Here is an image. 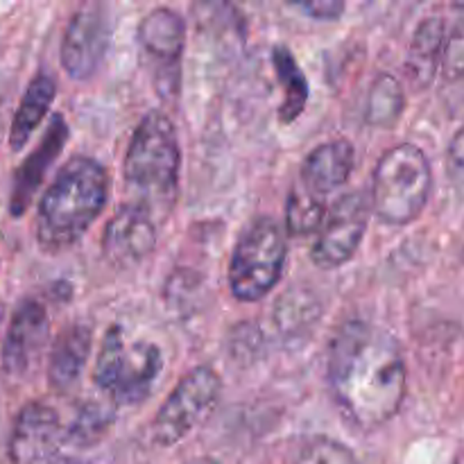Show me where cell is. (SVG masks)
<instances>
[{
	"label": "cell",
	"instance_id": "15",
	"mask_svg": "<svg viewBox=\"0 0 464 464\" xmlns=\"http://www.w3.org/2000/svg\"><path fill=\"white\" fill-rule=\"evenodd\" d=\"M356 161L353 145L347 139L322 143L304 159L302 186L315 198H326L349 179Z\"/></svg>",
	"mask_w": 464,
	"mask_h": 464
},
{
	"label": "cell",
	"instance_id": "6",
	"mask_svg": "<svg viewBox=\"0 0 464 464\" xmlns=\"http://www.w3.org/2000/svg\"><path fill=\"white\" fill-rule=\"evenodd\" d=\"M288 245L275 218L261 216L240 231L229 263V288L238 302H261L284 275Z\"/></svg>",
	"mask_w": 464,
	"mask_h": 464
},
{
	"label": "cell",
	"instance_id": "4",
	"mask_svg": "<svg viewBox=\"0 0 464 464\" xmlns=\"http://www.w3.org/2000/svg\"><path fill=\"white\" fill-rule=\"evenodd\" d=\"M433 172L417 145L401 143L383 152L374 168L372 211L388 225H411L429 202Z\"/></svg>",
	"mask_w": 464,
	"mask_h": 464
},
{
	"label": "cell",
	"instance_id": "1",
	"mask_svg": "<svg viewBox=\"0 0 464 464\" xmlns=\"http://www.w3.org/2000/svg\"><path fill=\"white\" fill-rule=\"evenodd\" d=\"M331 394L362 430L388 424L406 397V361L397 338L370 322H347L334 335L326 367Z\"/></svg>",
	"mask_w": 464,
	"mask_h": 464
},
{
	"label": "cell",
	"instance_id": "17",
	"mask_svg": "<svg viewBox=\"0 0 464 464\" xmlns=\"http://www.w3.org/2000/svg\"><path fill=\"white\" fill-rule=\"evenodd\" d=\"M444 34H447V25H444V18L440 16H426L412 34L406 71L412 86H417L420 91L433 82L435 71L442 62Z\"/></svg>",
	"mask_w": 464,
	"mask_h": 464
},
{
	"label": "cell",
	"instance_id": "25",
	"mask_svg": "<svg viewBox=\"0 0 464 464\" xmlns=\"http://www.w3.org/2000/svg\"><path fill=\"white\" fill-rule=\"evenodd\" d=\"M302 12L311 14L313 18H320V21H335L340 14L344 12V3L338 0H317V3H302L297 5Z\"/></svg>",
	"mask_w": 464,
	"mask_h": 464
},
{
	"label": "cell",
	"instance_id": "5",
	"mask_svg": "<svg viewBox=\"0 0 464 464\" xmlns=\"http://www.w3.org/2000/svg\"><path fill=\"white\" fill-rule=\"evenodd\" d=\"M161 367L157 344L131 338L121 324H113L102 338L93 381L116 406H136L152 392Z\"/></svg>",
	"mask_w": 464,
	"mask_h": 464
},
{
	"label": "cell",
	"instance_id": "12",
	"mask_svg": "<svg viewBox=\"0 0 464 464\" xmlns=\"http://www.w3.org/2000/svg\"><path fill=\"white\" fill-rule=\"evenodd\" d=\"M50 338V320L45 308L34 299H25L18 304L9 322L0 362L3 370L12 376H23L32 370L39 356L44 353Z\"/></svg>",
	"mask_w": 464,
	"mask_h": 464
},
{
	"label": "cell",
	"instance_id": "26",
	"mask_svg": "<svg viewBox=\"0 0 464 464\" xmlns=\"http://www.w3.org/2000/svg\"><path fill=\"white\" fill-rule=\"evenodd\" d=\"M449 154H451V159L458 163V166L464 168V127H462V130H458L456 136L451 139V145H449Z\"/></svg>",
	"mask_w": 464,
	"mask_h": 464
},
{
	"label": "cell",
	"instance_id": "13",
	"mask_svg": "<svg viewBox=\"0 0 464 464\" xmlns=\"http://www.w3.org/2000/svg\"><path fill=\"white\" fill-rule=\"evenodd\" d=\"M157 247V225L145 208L136 204L118 208L104 227L102 254L116 267L139 266Z\"/></svg>",
	"mask_w": 464,
	"mask_h": 464
},
{
	"label": "cell",
	"instance_id": "28",
	"mask_svg": "<svg viewBox=\"0 0 464 464\" xmlns=\"http://www.w3.org/2000/svg\"><path fill=\"white\" fill-rule=\"evenodd\" d=\"M453 464H464V447H462V451L458 453V458H456V462Z\"/></svg>",
	"mask_w": 464,
	"mask_h": 464
},
{
	"label": "cell",
	"instance_id": "10",
	"mask_svg": "<svg viewBox=\"0 0 464 464\" xmlns=\"http://www.w3.org/2000/svg\"><path fill=\"white\" fill-rule=\"evenodd\" d=\"M62 442H66V430L57 411L48 403L32 401L14 420L7 456L12 464H45Z\"/></svg>",
	"mask_w": 464,
	"mask_h": 464
},
{
	"label": "cell",
	"instance_id": "24",
	"mask_svg": "<svg viewBox=\"0 0 464 464\" xmlns=\"http://www.w3.org/2000/svg\"><path fill=\"white\" fill-rule=\"evenodd\" d=\"M442 68L449 80H460V77H464V32H456L449 39V44L444 45Z\"/></svg>",
	"mask_w": 464,
	"mask_h": 464
},
{
	"label": "cell",
	"instance_id": "7",
	"mask_svg": "<svg viewBox=\"0 0 464 464\" xmlns=\"http://www.w3.org/2000/svg\"><path fill=\"white\" fill-rule=\"evenodd\" d=\"M222 394V381L213 367L202 365L190 370L175 385L163 406L159 408L150 435L159 447H172L188 438L198 426L207 421Z\"/></svg>",
	"mask_w": 464,
	"mask_h": 464
},
{
	"label": "cell",
	"instance_id": "11",
	"mask_svg": "<svg viewBox=\"0 0 464 464\" xmlns=\"http://www.w3.org/2000/svg\"><path fill=\"white\" fill-rule=\"evenodd\" d=\"M109 45L107 14L98 5L77 9L62 41V66L72 80H89L102 63Z\"/></svg>",
	"mask_w": 464,
	"mask_h": 464
},
{
	"label": "cell",
	"instance_id": "27",
	"mask_svg": "<svg viewBox=\"0 0 464 464\" xmlns=\"http://www.w3.org/2000/svg\"><path fill=\"white\" fill-rule=\"evenodd\" d=\"M186 464H220V462L213 460V458H193V460H188Z\"/></svg>",
	"mask_w": 464,
	"mask_h": 464
},
{
	"label": "cell",
	"instance_id": "2",
	"mask_svg": "<svg viewBox=\"0 0 464 464\" xmlns=\"http://www.w3.org/2000/svg\"><path fill=\"white\" fill-rule=\"evenodd\" d=\"M109 198V175L91 157H72L48 186L36 208V245L62 254L89 231Z\"/></svg>",
	"mask_w": 464,
	"mask_h": 464
},
{
	"label": "cell",
	"instance_id": "9",
	"mask_svg": "<svg viewBox=\"0 0 464 464\" xmlns=\"http://www.w3.org/2000/svg\"><path fill=\"white\" fill-rule=\"evenodd\" d=\"M139 44L148 57L150 68L154 71L159 89H163V93H170L177 86V71L184 54V18L168 7L152 9L145 14L139 25Z\"/></svg>",
	"mask_w": 464,
	"mask_h": 464
},
{
	"label": "cell",
	"instance_id": "14",
	"mask_svg": "<svg viewBox=\"0 0 464 464\" xmlns=\"http://www.w3.org/2000/svg\"><path fill=\"white\" fill-rule=\"evenodd\" d=\"M68 140V125L63 121V116L54 113L53 122L45 130L44 139L39 140L34 150L30 152V157L23 161V166L18 168L16 177H14V188L12 198H9V213L12 218H21L27 211V207L34 199L36 190L44 184L45 175L53 168V163L57 161V157L62 154L63 145Z\"/></svg>",
	"mask_w": 464,
	"mask_h": 464
},
{
	"label": "cell",
	"instance_id": "20",
	"mask_svg": "<svg viewBox=\"0 0 464 464\" xmlns=\"http://www.w3.org/2000/svg\"><path fill=\"white\" fill-rule=\"evenodd\" d=\"M403 109H406V93L397 77L390 72H379L367 95V122L390 130L401 118Z\"/></svg>",
	"mask_w": 464,
	"mask_h": 464
},
{
	"label": "cell",
	"instance_id": "18",
	"mask_svg": "<svg viewBox=\"0 0 464 464\" xmlns=\"http://www.w3.org/2000/svg\"><path fill=\"white\" fill-rule=\"evenodd\" d=\"M54 95H57V84L48 72H39V75L32 77L21 102H18L16 113H14L12 130H9V145H12L14 152L25 148L30 136L34 134V130L53 107Z\"/></svg>",
	"mask_w": 464,
	"mask_h": 464
},
{
	"label": "cell",
	"instance_id": "22",
	"mask_svg": "<svg viewBox=\"0 0 464 464\" xmlns=\"http://www.w3.org/2000/svg\"><path fill=\"white\" fill-rule=\"evenodd\" d=\"M109 424H111V412L89 403L77 412L72 426H68L66 442L75 444V447H91L107 433Z\"/></svg>",
	"mask_w": 464,
	"mask_h": 464
},
{
	"label": "cell",
	"instance_id": "8",
	"mask_svg": "<svg viewBox=\"0 0 464 464\" xmlns=\"http://www.w3.org/2000/svg\"><path fill=\"white\" fill-rule=\"evenodd\" d=\"M372 216V199L365 193H347L335 199L311 249V258L320 270H335L352 261L361 247Z\"/></svg>",
	"mask_w": 464,
	"mask_h": 464
},
{
	"label": "cell",
	"instance_id": "16",
	"mask_svg": "<svg viewBox=\"0 0 464 464\" xmlns=\"http://www.w3.org/2000/svg\"><path fill=\"white\" fill-rule=\"evenodd\" d=\"M91 353V326L72 324L57 335L50 352L48 383L54 392L66 394L80 381Z\"/></svg>",
	"mask_w": 464,
	"mask_h": 464
},
{
	"label": "cell",
	"instance_id": "3",
	"mask_svg": "<svg viewBox=\"0 0 464 464\" xmlns=\"http://www.w3.org/2000/svg\"><path fill=\"white\" fill-rule=\"evenodd\" d=\"M181 150L177 130L163 111L140 118L127 148L122 177L131 204L152 218H166L179 193Z\"/></svg>",
	"mask_w": 464,
	"mask_h": 464
},
{
	"label": "cell",
	"instance_id": "21",
	"mask_svg": "<svg viewBox=\"0 0 464 464\" xmlns=\"http://www.w3.org/2000/svg\"><path fill=\"white\" fill-rule=\"evenodd\" d=\"M326 213L329 208L324 199L315 198L304 186H299L288 195V202H285V229L290 236H311L315 231L320 234Z\"/></svg>",
	"mask_w": 464,
	"mask_h": 464
},
{
	"label": "cell",
	"instance_id": "23",
	"mask_svg": "<svg viewBox=\"0 0 464 464\" xmlns=\"http://www.w3.org/2000/svg\"><path fill=\"white\" fill-rule=\"evenodd\" d=\"M295 464H358V460L347 444L317 435L299 449Z\"/></svg>",
	"mask_w": 464,
	"mask_h": 464
},
{
	"label": "cell",
	"instance_id": "19",
	"mask_svg": "<svg viewBox=\"0 0 464 464\" xmlns=\"http://www.w3.org/2000/svg\"><path fill=\"white\" fill-rule=\"evenodd\" d=\"M272 63H275L276 80H279L281 89H284V102L279 107V121L293 122L302 116L304 107L308 102V80L304 77L302 68L295 62L293 53L284 45L275 48L272 54Z\"/></svg>",
	"mask_w": 464,
	"mask_h": 464
}]
</instances>
